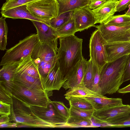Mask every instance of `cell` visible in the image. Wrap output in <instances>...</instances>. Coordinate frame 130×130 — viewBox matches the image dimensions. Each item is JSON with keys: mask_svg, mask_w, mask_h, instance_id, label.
Returning <instances> with one entry per match:
<instances>
[{"mask_svg": "<svg viewBox=\"0 0 130 130\" xmlns=\"http://www.w3.org/2000/svg\"><path fill=\"white\" fill-rule=\"evenodd\" d=\"M10 121V118L9 116L7 115H0V124L6 123Z\"/></svg>", "mask_w": 130, "mask_h": 130, "instance_id": "f6af8a7d", "label": "cell"}, {"mask_svg": "<svg viewBox=\"0 0 130 130\" xmlns=\"http://www.w3.org/2000/svg\"><path fill=\"white\" fill-rule=\"evenodd\" d=\"M130 113V105L122 104L95 111L93 116L110 124L121 120Z\"/></svg>", "mask_w": 130, "mask_h": 130, "instance_id": "8fae6325", "label": "cell"}, {"mask_svg": "<svg viewBox=\"0 0 130 130\" xmlns=\"http://www.w3.org/2000/svg\"><path fill=\"white\" fill-rule=\"evenodd\" d=\"M130 80V54L128 55L127 62L124 73L123 82Z\"/></svg>", "mask_w": 130, "mask_h": 130, "instance_id": "b9f144b4", "label": "cell"}, {"mask_svg": "<svg viewBox=\"0 0 130 130\" xmlns=\"http://www.w3.org/2000/svg\"><path fill=\"white\" fill-rule=\"evenodd\" d=\"M129 23L130 16L124 14L115 15H113L103 23L110 25L120 26L126 25Z\"/></svg>", "mask_w": 130, "mask_h": 130, "instance_id": "f1b7e54d", "label": "cell"}, {"mask_svg": "<svg viewBox=\"0 0 130 130\" xmlns=\"http://www.w3.org/2000/svg\"><path fill=\"white\" fill-rule=\"evenodd\" d=\"M113 127H130V113L121 120L110 124Z\"/></svg>", "mask_w": 130, "mask_h": 130, "instance_id": "74e56055", "label": "cell"}, {"mask_svg": "<svg viewBox=\"0 0 130 130\" xmlns=\"http://www.w3.org/2000/svg\"><path fill=\"white\" fill-rule=\"evenodd\" d=\"M65 99L69 101L70 106L87 110H95L91 104L82 97L66 96Z\"/></svg>", "mask_w": 130, "mask_h": 130, "instance_id": "4316f807", "label": "cell"}, {"mask_svg": "<svg viewBox=\"0 0 130 130\" xmlns=\"http://www.w3.org/2000/svg\"><path fill=\"white\" fill-rule=\"evenodd\" d=\"M125 14L130 16V4L128 6V9Z\"/></svg>", "mask_w": 130, "mask_h": 130, "instance_id": "7dc6e473", "label": "cell"}, {"mask_svg": "<svg viewBox=\"0 0 130 130\" xmlns=\"http://www.w3.org/2000/svg\"><path fill=\"white\" fill-rule=\"evenodd\" d=\"M6 18L1 16L0 18V49L6 50L7 44V36L8 28L6 21Z\"/></svg>", "mask_w": 130, "mask_h": 130, "instance_id": "f546056e", "label": "cell"}, {"mask_svg": "<svg viewBox=\"0 0 130 130\" xmlns=\"http://www.w3.org/2000/svg\"><path fill=\"white\" fill-rule=\"evenodd\" d=\"M106 43L98 29L93 32L89 40V56L100 70L107 62V54L105 45Z\"/></svg>", "mask_w": 130, "mask_h": 130, "instance_id": "52a82bcc", "label": "cell"}, {"mask_svg": "<svg viewBox=\"0 0 130 130\" xmlns=\"http://www.w3.org/2000/svg\"><path fill=\"white\" fill-rule=\"evenodd\" d=\"M88 61L83 56L65 77L66 81L62 86L66 90L83 83V78Z\"/></svg>", "mask_w": 130, "mask_h": 130, "instance_id": "5bb4252c", "label": "cell"}, {"mask_svg": "<svg viewBox=\"0 0 130 130\" xmlns=\"http://www.w3.org/2000/svg\"><path fill=\"white\" fill-rule=\"evenodd\" d=\"M51 102L58 112L67 120L70 116L69 108L67 107L62 102L51 101Z\"/></svg>", "mask_w": 130, "mask_h": 130, "instance_id": "e575fe53", "label": "cell"}, {"mask_svg": "<svg viewBox=\"0 0 130 130\" xmlns=\"http://www.w3.org/2000/svg\"><path fill=\"white\" fill-rule=\"evenodd\" d=\"M107 62L114 61L130 54V42H119L105 44Z\"/></svg>", "mask_w": 130, "mask_h": 130, "instance_id": "9a60e30c", "label": "cell"}, {"mask_svg": "<svg viewBox=\"0 0 130 130\" xmlns=\"http://www.w3.org/2000/svg\"><path fill=\"white\" fill-rule=\"evenodd\" d=\"M73 11H70L58 15L56 18L50 21V26L55 29L62 26L68 22L72 17Z\"/></svg>", "mask_w": 130, "mask_h": 130, "instance_id": "83f0119b", "label": "cell"}, {"mask_svg": "<svg viewBox=\"0 0 130 130\" xmlns=\"http://www.w3.org/2000/svg\"><path fill=\"white\" fill-rule=\"evenodd\" d=\"M118 0H107L102 5L91 11L95 20V24L103 23L107 19L113 15Z\"/></svg>", "mask_w": 130, "mask_h": 130, "instance_id": "e0dca14e", "label": "cell"}, {"mask_svg": "<svg viewBox=\"0 0 130 130\" xmlns=\"http://www.w3.org/2000/svg\"><path fill=\"white\" fill-rule=\"evenodd\" d=\"M12 100L10 121L18 125L32 127L54 128L50 123L41 119L32 112L30 106L11 95Z\"/></svg>", "mask_w": 130, "mask_h": 130, "instance_id": "277c9868", "label": "cell"}, {"mask_svg": "<svg viewBox=\"0 0 130 130\" xmlns=\"http://www.w3.org/2000/svg\"><path fill=\"white\" fill-rule=\"evenodd\" d=\"M90 120L93 127H112V126L110 124L97 118L93 116L91 118Z\"/></svg>", "mask_w": 130, "mask_h": 130, "instance_id": "f35d334b", "label": "cell"}, {"mask_svg": "<svg viewBox=\"0 0 130 130\" xmlns=\"http://www.w3.org/2000/svg\"><path fill=\"white\" fill-rule=\"evenodd\" d=\"M19 62L5 64L0 70V83L13 81Z\"/></svg>", "mask_w": 130, "mask_h": 130, "instance_id": "cb8c5ba5", "label": "cell"}, {"mask_svg": "<svg viewBox=\"0 0 130 130\" xmlns=\"http://www.w3.org/2000/svg\"><path fill=\"white\" fill-rule=\"evenodd\" d=\"M101 70L93 63V79L91 89L100 94L99 84Z\"/></svg>", "mask_w": 130, "mask_h": 130, "instance_id": "836d02e7", "label": "cell"}, {"mask_svg": "<svg viewBox=\"0 0 130 130\" xmlns=\"http://www.w3.org/2000/svg\"><path fill=\"white\" fill-rule=\"evenodd\" d=\"M47 107L35 106H30L34 113L40 119L50 123L54 128H63L67 123V120L57 111L51 102Z\"/></svg>", "mask_w": 130, "mask_h": 130, "instance_id": "30bf717a", "label": "cell"}, {"mask_svg": "<svg viewBox=\"0 0 130 130\" xmlns=\"http://www.w3.org/2000/svg\"><path fill=\"white\" fill-rule=\"evenodd\" d=\"M40 42L37 34H31L7 50L2 57L0 66L18 62L23 57L31 55L34 48Z\"/></svg>", "mask_w": 130, "mask_h": 130, "instance_id": "5b68a950", "label": "cell"}, {"mask_svg": "<svg viewBox=\"0 0 130 130\" xmlns=\"http://www.w3.org/2000/svg\"><path fill=\"white\" fill-rule=\"evenodd\" d=\"M57 59L50 62L41 61L37 64L38 71L42 81V79L48 75Z\"/></svg>", "mask_w": 130, "mask_h": 130, "instance_id": "1f68e13d", "label": "cell"}, {"mask_svg": "<svg viewBox=\"0 0 130 130\" xmlns=\"http://www.w3.org/2000/svg\"><path fill=\"white\" fill-rule=\"evenodd\" d=\"M66 80L61 70L57 58L48 75L42 79L43 89L47 91L59 90Z\"/></svg>", "mask_w": 130, "mask_h": 130, "instance_id": "7c38bea8", "label": "cell"}, {"mask_svg": "<svg viewBox=\"0 0 130 130\" xmlns=\"http://www.w3.org/2000/svg\"><path fill=\"white\" fill-rule=\"evenodd\" d=\"M2 16L13 19H25L43 22L50 26L47 22L33 15L28 10L26 4H23L5 10L1 11Z\"/></svg>", "mask_w": 130, "mask_h": 130, "instance_id": "2e32d148", "label": "cell"}, {"mask_svg": "<svg viewBox=\"0 0 130 130\" xmlns=\"http://www.w3.org/2000/svg\"><path fill=\"white\" fill-rule=\"evenodd\" d=\"M69 108L70 116L82 118L89 119L93 116L95 111L93 110H87L76 108L70 106Z\"/></svg>", "mask_w": 130, "mask_h": 130, "instance_id": "4dcf8cb0", "label": "cell"}, {"mask_svg": "<svg viewBox=\"0 0 130 130\" xmlns=\"http://www.w3.org/2000/svg\"><path fill=\"white\" fill-rule=\"evenodd\" d=\"M26 4L33 15L49 24L51 19L59 14V6L57 0H36Z\"/></svg>", "mask_w": 130, "mask_h": 130, "instance_id": "8992f818", "label": "cell"}, {"mask_svg": "<svg viewBox=\"0 0 130 130\" xmlns=\"http://www.w3.org/2000/svg\"><path fill=\"white\" fill-rule=\"evenodd\" d=\"M93 127L90 119L70 116L63 128Z\"/></svg>", "mask_w": 130, "mask_h": 130, "instance_id": "484cf974", "label": "cell"}, {"mask_svg": "<svg viewBox=\"0 0 130 130\" xmlns=\"http://www.w3.org/2000/svg\"><path fill=\"white\" fill-rule=\"evenodd\" d=\"M0 101L11 104L12 100L10 93L4 85L0 83Z\"/></svg>", "mask_w": 130, "mask_h": 130, "instance_id": "8d00e7d4", "label": "cell"}, {"mask_svg": "<svg viewBox=\"0 0 130 130\" xmlns=\"http://www.w3.org/2000/svg\"><path fill=\"white\" fill-rule=\"evenodd\" d=\"M93 63L91 59L88 61L83 78V83L84 85L91 89L93 77Z\"/></svg>", "mask_w": 130, "mask_h": 130, "instance_id": "d6a6232c", "label": "cell"}, {"mask_svg": "<svg viewBox=\"0 0 130 130\" xmlns=\"http://www.w3.org/2000/svg\"><path fill=\"white\" fill-rule=\"evenodd\" d=\"M35 27L40 42L58 40L59 38L55 29L40 21H31Z\"/></svg>", "mask_w": 130, "mask_h": 130, "instance_id": "ffe728a7", "label": "cell"}, {"mask_svg": "<svg viewBox=\"0 0 130 130\" xmlns=\"http://www.w3.org/2000/svg\"><path fill=\"white\" fill-rule=\"evenodd\" d=\"M89 102L95 110L116 106L122 104L120 98H108L104 95L82 97Z\"/></svg>", "mask_w": 130, "mask_h": 130, "instance_id": "ac0fdd59", "label": "cell"}, {"mask_svg": "<svg viewBox=\"0 0 130 130\" xmlns=\"http://www.w3.org/2000/svg\"><path fill=\"white\" fill-rule=\"evenodd\" d=\"M128 55L114 61L107 62L102 67L99 84L101 95L112 94L119 89L123 83L124 73Z\"/></svg>", "mask_w": 130, "mask_h": 130, "instance_id": "7a4b0ae2", "label": "cell"}, {"mask_svg": "<svg viewBox=\"0 0 130 130\" xmlns=\"http://www.w3.org/2000/svg\"><path fill=\"white\" fill-rule=\"evenodd\" d=\"M55 29L59 39L75 35V33L78 31L72 17L64 25Z\"/></svg>", "mask_w": 130, "mask_h": 130, "instance_id": "d4e9b609", "label": "cell"}, {"mask_svg": "<svg viewBox=\"0 0 130 130\" xmlns=\"http://www.w3.org/2000/svg\"><path fill=\"white\" fill-rule=\"evenodd\" d=\"M72 17L78 31L94 27L95 24L94 16L88 6L73 11Z\"/></svg>", "mask_w": 130, "mask_h": 130, "instance_id": "4fadbf2b", "label": "cell"}, {"mask_svg": "<svg viewBox=\"0 0 130 130\" xmlns=\"http://www.w3.org/2000/svg\"><path fill=\"white\" fill-rule=\"evenodd\" d=\"M117 92L120 93L125 94L130 92V84L126 86L119 89Z\"/></svg>", "mask_w": 130, "mask_h": 130, "instance_id": "bcb514c9", "label": "cell"}, {"mask_svg": "<svg viewBox=\"0 0 130 130\" xmlns=\"http://www.w3.org/2000/svg\"><path fill=\"white\" fill-rule=\"evenodd\" d=\"M36 0H6L2 6L1 11L8 10Z\"/></svg>", "mask_w": 130, "mask_h": 130, "instance_id": "d590c367", "label": "cell"}, {"mask_svg": "<svg viewBox=\"0 0 130 130\" xmlns=\"http://www.w3.org/2000/svg\"><path fill=\"white\" fill-rule=\"evenodd\" d=\"M18 124L15 122L9 121L7 123L0 124V128L16 127H17Z\"/></svg>", "mask_w": 130, "mask_h": 130, "instance_id": "ee69618b", "label": "cell"}, {"mask_svg": "<svg viewBox=\"0 0 130 130\" xmlns=\"http://www.w3.org/2000/svg\"><path fill=\"white\" fill-rule=\"evenodd\" d=\"M59 39L58 60L65 78L83 56V40L75 35L61 37Z\"/></svg>", "mask_w": 130, "mask_h": 130, "instance_id": "6da1fadb", "label": "cell"}, {"mask_svg": "<svg viewBox=\"0 0 130 130\" xmlns=\"http://www.w3.org/2000/svg\"><path fill=\"white\" fill-rule=\"evenodd\" d=\"M12 81L30 88L43 89L42 81L40 78L24 73L15 72Z\"/></svg>", "mask_w": 130, "mask_h": 130, "instance_id": "44dd1931", "label": "cell"}, {"mask_svg": "<svg viewBox=\"0 0 130 130\" xmlns=\"http://www.w3.org/2000/svg\"><path fill=\"white\" fill-rule=\"evenodd\" d=\"M64 95L70 97H83L98 96H101L102 95L88 88L83 83L69 88Z\"/></svg>", "mask_w": 130, "mask_h": 130, "instance_id": "603a6c76", "label": "cell"}, {"mask_svg": "<svg viewBox=\"0 0 130 130\" xmlns=\"http://www.w3.org/2000/svg\"><path fill=\"white\" fill-rule=\"evenodd\" d=\"M91 0H57L59 6V14L88 6Z\"/></svg>", "mask_w": 130, "mask_h": 130, "instance_id": "7402d4cb", "label": "cell"}, {"mask_svg": "<svg viewBox=\"0 0 130 130\" xmlns=\"http://www.w3.org/2000/svg\"><path fill=\"white\" fill-rule=\"evenodd\" d=\"M1 83L4 85L11 95L30 106L47 107L51 101L49 98L53 93L52 91L30 88L13 81Z\"/></svg>", "mask_w": 130, "mask_h": 130, "instance_id": "3957f363", "label": "cell"}, {"mask_svg": "<svg viewBox=\"0 0 130 130\" xmlns=\"http://www.w3.org/2000/svg\"><path fill=\"white\" fill-rule=\"evenodd\" d=\"M99 30L107 43L130 42V23L122 26H117L104 23L94 26Z\"/></svg>", "mask_w": 130, "mask_h": 130, "instance_id": "ba28073f", "label": "cell"}, {"mask_svg": "<svg viewBox=\"0 0 130 130\" xmlns=\"http://www.w3.org/2000/svg\"><path fill=\"white\" fill-rule=\"evenodd\" d=\"M19 62L15 72L24 73L42 80L38 71V65L31 55L22 58Z\"/></svg>", "mask_w": 130, "mask_h": 130, "instance_id": "d6986e66", "label": "cell"}, {"mask_svg": "<svg viewBox=\"0 0 130 130\" xmlns=\"http://www.w3.org/2000/svg\"><path fill=\"white\" fill-rule=\"evenodd\" d=\"M107 0H91L88 6L91 10H93L99 7Z\"/></svg>", "mask_w": 130, "mask_h": 130, "instance_id": "7bdbcfd3", "label": "cell"}, {"mask_svg": "<svg viewBox=\"0 0 130 130\" xmlns=\"http://www.w3.org/2000/svg\"><path fill=\"white\" fill-rule=\"evenodd\" d=\"M11 105L0 101V115L11 114Z\"/></svg>", "mask_w": 130, "mask_h": 130, "instance_id": "60d3db41", "label": "cell"}, {"mask_svg": "<svg viewBox=\"0 0 130 130\" xmlns=\"http://www.w3.org/2000/svg\"><path fill=\"white\" fill-rule=\"evenodd\" d=\"M57 40L40 41L36 45L31 55L37 64L41 61L50 62L57 59Z\"/></svg>", "mask_w": 130, "mask_h": 130, "instance_id": "9c48e42d", "label": "cell"}, {"mask_svg": "<svg viewBox=\"0 0 130 130\" xmlns=\"http://www.w3.org/2000/svg\"><path fill=\"white\" fill-rule=\"evenodd\" d=\"M130 4V0H119L115 9V12L123 11L128 7Z\"/></svg>", "mask_w": 130, "mask_h": 130, "instance_id": "ab89813d", "label": "cell"}]
</instances>
